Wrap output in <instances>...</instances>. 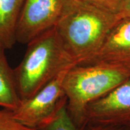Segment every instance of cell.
I'll use <instances>...</instances> for the list:
<instances>
[{"instance_id": "1", "label": "cell", "mask_w": 130, "mask_h": 130, "mask_svg": "<svg viewBox=\"0 0 130 130\" xmlns=\"http://www.w3.org/2000/svg\"><path fill=\"white\" fill-rule=\"evenodd\" d=\"M118 19L83 0H68L55 29L76 65H84L96 54Z\"/></svg>"}, {"instance_id": "2", "label": "cell", "mask_w": 130, "mask_h": 130, "mask_svg": "<svg viewBox=\"0 0 130 130\" xmlns=\"http://www.w3.org/2000/svg\"><path fill=\"white\" fill-rule=\"evenodd\" d=\"M74 65L76 63L64 50L55 27L36 37L27 44L22 61L13 69L21 101L31 97Z\"/></svg>"}, {"instance_id": "3", "label": "cell", "mask_w": 130, "mask_h": 130, "mask_svg": "<svg viewBox=\"0 0 130 130\" xmlns=\"http://www.w3.org/2000/svg\"><path fill=\"white\" fill-rule=\"evenodd\" d=\"M130 77L129 70L105 64L74 65L66 72L62 87L70 117L79 128L86 121V108Z\"/></svg>"}, {"instance_id": "4", "label": "cell", "mask_w": 130, "mask_h": 130, "mask_svg": "<svg viewBox=\"0 0 130 130\" xmlns=\"http://www.w3.org/2000/svg\"><path fill=\"white\" fill-rule=\"evenodd\" d=\"M69 69L61 72L31 97L21 101L18 107L12 110L14 118L24 125L36 129L47 124L67 102L62 83Z\"/></svg>"}, {"instance_id": "5", "label": "cell", "mask_w": 130, "mask_h": 130, "mask_svg": "<svg viewBox=\"0 0 130 130\" xmlns=\"http://www.w3.org/2000/svg\"><path fill=\"white\" fill-rule=\"evenodd\" d=\"M68 0H25L16 28V42L28 44L54 28Z\"/></svg>"}, {"instance_id": "6", "label": "cell", "mask_w": 130, "mask_h": 130, "mask_svg": "<svg viewBox=\"0 0 130 130\" xmlns=\"http://www.w3.org/2000/svg\"><path fill=\"white\" fill-rule=\"evenodd\" d=\"M86 121L107 126L130 125V77L86 108Z\"/></svg>"}, {"instance_id": "7", "label": "cell", "mask_w": 130, "mask_h": 130, "mask_svg": "<svg viewBox=\"0 0 130 130\" xmlns=\"http://www.w3.org/2000/svg\"><path fill=\"white\" fill-rule=\"evenodd\" d=\"M93 64L110 65L130 71V18H119L96 54L86 64Z\"/></svg>"}, {"instance_id": "8", "label": "cell", "mask_w": 130, "mask_h": 130, "mask_svg": "<svg viewBox=\"0 0 130 130\" xmlns=\"http://www.w3.org/2000/svg\"><path fill=\"white\" fill-rule=\"evenodd\" d=\"M25 0H0V50L6 51L16 42L19 16Z\"/></svg>"}, {"instance_id": "9", "label": "cell", "mask_w": 130, "mask_h": 130, "mask_svg": "<svg viewBox=\"0 0 130 130\" xmlns=\"http://www.w3.org/2000/svg\"><path fill=\"white\" fill-rule=\"evenodd\" d=\"M21 102L14 77L4 51L0 50V107L15 110Z\"/></svg>"}, {"instance_id": "10", "label": "cell", "mask_w": 130, "mask_h": 130, "mask_svg": "<svg viewBox=\"0 0 130 130\" xmlns=\"http://www.w3.org/2000/svg\"><path fill=\"white\" fill-rule=\"evenodd\" d=\"M40 130H79L68 113L66 104L58 110L57 113L47 124Z\"/></svg>"}, {"instance_id": "11", "label": "cell", "mask_w": 130, "mask_h": 130, "mask_svg": "<svg viewBox=\"0 0 130 130\" xmlns=\"http://www.w3.org/2000/svg\"><path fill=\"white\" fill-rule=\"evenodd\" d=\"M0 130H40L24 125L16 119L12 110L0 107Z\"/></svg>"}, {"instance_id": "12", "label": "cell", "mask_w": 130, "mask_h": 130, "mask_svg": "<svg viewBox=\"0 0 130 130\" xmlns=\"http://www.w3.org/2000/svg\"><path fill=\"white\" fill-rule=\"evenodd\" d=\"M83 1L117 15L125 0H83Z\"/></svg>"}, {"instance_id": "13", "label": "cell", "mask_w": 130, "mask_h": 130, "mask_svg": "<svg viewBox=\"0 0 130 130\" xmlns=\"http://www.w3.org/2000/svg\"><path fill=\"white\" fill-rule=\"evenodd\" d=\"M118 18H130V0H125L118 13Z\"/></svg>"}]
</instances>
